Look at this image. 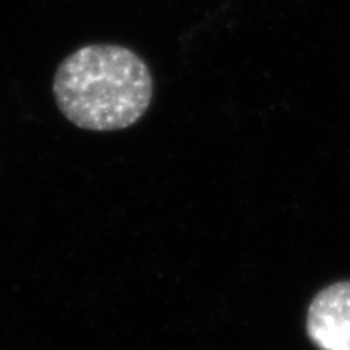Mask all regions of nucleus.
<instances>
[{
  "label": "nucleus",
  "instance_id": "obj_1",
  "mask_svg": "<svg viewBox=\"0 0 350 350\" xmlns=\"http://www.w3.org/2000/svg\"><path fill=\"white\" fill-rule=\"evenodd\" d=\"M152 75L145 61L120 45H86L55 72L54 97L66 120L86 131H120L147 113Z\"/></svg>",
  "mask_w": 350,
  "mask_h": 350
},
{
  "label": "nucleus",
  "instance_id": "obj_2",
  "mask_svg": "<svg viewBox=\"0 0 350 350\" xmlns=\"http://www.w3.org/2000/svg\"><path fill=\"white\" fill-rule=\"evenodd\" d=\"M309 340L320 350H350V281L318 291L306 320Z\"/></svg>",
  "mask_w": 350,
  "mask_h": 350
}]
</instances>
